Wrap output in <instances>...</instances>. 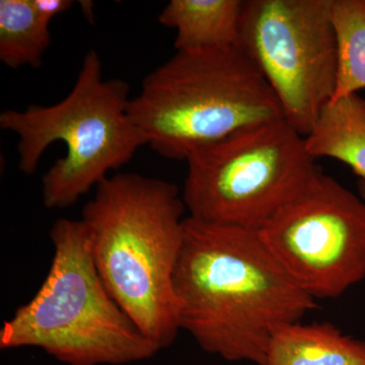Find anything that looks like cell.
<instances>
[{"label": "cell", "instance_id": "cell-1", "mask_svg": "<svg viewBox=\"0 0 365 365\" xmlns=\"http://www.w3.org/2000/svg\"><path fill=\"white\" fill-rule=\"evenodd\" d=\"M174 289L181 330L205 352L263 364L274 335L318 307L262 239L188 216Z\"/></svg>", "mask_w": 365, "mask_h": 365}, {"label": "cell", "instance_id": "cell-2", "mask_svg": "<svg viewBox=\"0 0 365 365\" xmlns=\"http://www.w3.org/2000/svg\"><path fill=\"white\" fill-rule=\"evenodd\" d=\"M185 210L176 185L135 173L108 177L83 209L108 292L160 349L181 331L174 275Z\"/></svg>", "mask_w": 365, "mask_h": 365}, {"label": "cell", "instance_id": "cell-3", "mask_svg": "<svg viewBox=\"0 0 365 365\" xmlns=\"http://www.w3.org/2000/svg\"><path fill=\"white\" fill-rule=\"evenodd\" d=\"M51 266L37 294L0 329V348H40L67 365H122L160 348L113 299L91 253L83 220L53 225Z\"/></svg>", "mask_w": 365, "mask_h": 365}, {"label": "cell", "instance_id": "cell-4", "mask_svg": "<svg viewBox=\"0 0 365 365\" xmlns=\"http://www.w3.org/2000/svg\"><path fill=\"white\" fill-rule=\"evenodd\" d=\"M129 115L146 145L175 160L283 118L267 81L240 47L177 51L144 78Z\"/></svg>", "mask_w": 365, "mask_h": 365}, {"label": "cell", "instance_id": "cell-5", "mask_svg": "<svg viewBox=\"0 0 365 365\" xmlns=\"http://www.w3.org/2000/svg\"><path fill=\"white\" fill-rule=\"evenodd\" d=\"M129 93L126 81L104 78L100 56L91 50L63 100L0 114V128L19 137V169L26 175L35 173L51 144L66 145V155L42 178L46 208L71 207L146 145L129 115Z\"/></svg>", "mask_w": 365, "mask_h": 365}, {"label": "cell", "instance_id": "cell-6", "mask_svg": "<svg viewBox=\"0 0 365 365\" xmlns=\"http://www.w3.org/2000/svg\"><path fill=\"white\" fill-rule=\"evenodd\" d=\"M186 162L189 216L257 232L321 170L306 137L283 118L203 146Z\"/></svg>", "mask_w": 365, "mask_h": 365}, {"label": "cell", "instance_id": "cell-7", "mask_svg": "<svg viewBox=\"0 0 365 365\" xmlns=\"http://www.w3.org/2000/svg\"><path fill=\"white\" fill-rule=\"evenodd\" d=\"M333 0H246L240 48L300 135L313 130L337 86L339 48Z\"/></svg>", "mask_w": 365, "mask_h": 365}, {"label": "cell", "instance_id": "cell-8", "mask_svg": "<svg viewBox=\"0 0 365 365\" xmlns=\"http://www.w3.org/2000/svg\"><path fill=\"white\" fill-rule=\"evenodd\" d=\"M259 232L314 299H337L365 278V202L322 170Z\"/></svg>", "mask_w": 365, "mask_h": 365}, {"label": "cell", "instance_id": "cell-9", "mask_svg": "<svg viewBox=\"0 0 365 365\" xmlns=\"http://www.w3.org/2000/svg\"><path fill=\"white\" fill-rule=\"evenodd\" d=\"M242 6V0H172L158 21L177 31L176 51L232 49L240 47Z\"/></svg>", "mask_w": 365, "mask_h": 365}, {"label": "cell", "instance_id": "cell-10", "mask_svg": "<svg viewBox=\"0 0 365 365\" xmlns=\"http://www.w3.org/2000/svg\"><path fill=\"white\" fill-rule=\"evenodd\" d=\"M262 365H365V341L331 323L297 322L274 335Z\"/></svg>", "mask_w": 365, "mask_h": 365}, {"label": "cell", "instance_id": "cell-11", "mask_svg": "<svg viewBox=\"0 0 365 365\" xmlns=\"http://www.w3.org/2000/svg\"><path fill=\"white\" fill-rule=\"evenodd\" d=\"M306 144L316 160H339L365 182V98L355 93L327 105Z\"/></svg>", "mask_w": 365, "mask_h": 365}, {"label": "cell", "instance_id": "cell-12", "mask_svg": "<svg viewBox=\"0 0 365 365\" xmlns=\"http://www.w3.org/2000/svg\"><path fill=\"white\" fill-rule=\"evenodd\" d=\"M51 43L49 24L36 13L32 0L0 1V61L9 68H40Z\"/></svg>", "mask_w": 365, "mask_h": 365}, {"label": "cell", "instance_id": "cell-13", "mask_svg": "<svg viewBox=\"0 0 365 365\" xmlns=\"http://www.w3.org/2000/svg\"><path fill=\"white\" fill-rule=\"evenodd\" d=\"M332 13L339 48L336 101L365 88V0H333Z\"/></svg>", "mask_w": 365, "mask_h": 365}, {"label": "cell", "instance_id": "cell-14", "mask_svg": "<svg viewBox=\"0 0 365 365\" xmlns=\"http://www.w3.org/2000/svg\"><path fill=\"white\" fill-rule=\"evenodd\" d=\"M34 9L45 23L50 24L55 16L66 13L72 6L71 0H32Z\"/></svg>", "mask_w": 365, "mask_h": 365}, {"label": "cell", "instance_id": "cell-15", "mask_svg": "<svg viewBox=\"0 0 365 365\" xmlns=\"http://www.w3.org/2000/svg\"><path fill=\"white\" fill-rule=\"evenodd\" d=\"M359 195L365 202V182H360L359 185Z\"/></svg>", "mask_w": 365, "mask_h": 365}]
</instances>
